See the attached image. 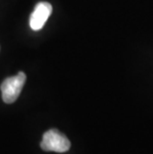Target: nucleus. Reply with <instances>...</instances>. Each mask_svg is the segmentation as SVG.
<instances>
[{"label":"nucleus","mask_w":153,"mask_h":154,"mask_svg":"<svg viewBox=\"0 0 153 154\" xmlns=\"http://www.w3.org/2000/svg\"><path fill=\"white\" fill-rule=\"evenodd\" d=\"M26 82V75L23 72H19L16 76L5 79L1 84V93L3 101L6 103H12L18 99L22 88Z\"/></svg>","instance_id":"obj_1"},{"label":"nucleus","mask_w":153,"mask_h":154,"mask_svg":"<svg viewBox=\"0 0 153 154\" xmlns=\"http://www.w3.org/2000/svg\"><path fill=\"white\" fill-rule=\"evenodd\" d=\"M70 147V140L57 129H50L45 132L41 141V148L45 151L63 153L67 152Z\"/></svg>","instance_id":"obj_2"},{"label":"nucleus","mask_w":153,"mask_h":154,"mask_svg":"<svg viewBox=\"0 0 153 154\" xmlns=\"http://www.w3.org/2000/svg\"><path fill=\"white\" fill-rule=\"evenodd\" d=\"M52 10V5L48 2H39L35 6L34 11L30 16V27L34 31H39L44 27L45 23L50 17Z\"/></svg>","instance_id":"obj_3"}]
</instances>
